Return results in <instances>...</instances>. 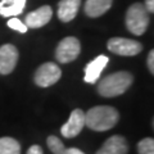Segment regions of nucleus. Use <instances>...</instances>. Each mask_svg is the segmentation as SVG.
<instances>
[{
    "instance_id": "f257e3e1",
    "label": "nucleus",
    "mask_w": 154,
    "mask_h": 154,
    "mask_svg": "<svg viewBox=\"0 0 154 154\" xmlns=\"http://www.w3.org/2000/svg\"><path fill=\"white\" fill-rule=\"evenodd\" d=\"M117 109L109 105H98L85 113V126L94 131H108L118 123Z\"/></svg>"
},
{
    "instance_id": "f03ea898",
    "label": "nucleus",
    "mask_w": 154,
    "mask_h": 154,
    "mask_svg": "<svg viewBox=\"0 0 154 154\" xmlns=\"http://www.w3.org/2000/svg\"><path fill=\"white\" fill-rule=\"evenodd\" d=\"M134 81V77L128 72H116L108 75L100 81L98 85V93L104 98H114V96L122 95Z\"/></svg>"
},
{
    "instance_id": "7ed1b4c3",
    "label": "nucleus",
    "mask_w": 154,
    "mask_h": 154,
    "mask_svg": "<svg viewBox=\"0 0 154 154\" xmlns=\"http://www.w3.org/2000/svg\"><path fill=\"white\" fill-rule=\"evenodd\" d=\"M149 26V13L144 4L135 3L127 9L126 13V27L128 31L136 36L143 35Z\"/></svg>"
},
{
    "instance_id": "20e7f679",
    "label": "nucleus",
    "mask_w": 154,
    "mask_h": 154,
    "mask_svg": "<svg viewBox=\"0 0 154 154\" xmlns=\"http://www.w3.org/2000/svg\"><path fill=\"white\" fill-rule=\"evenodd\" d=\"M108 50L118 55L123 57H132L139 54L143 50V46L139 41L131 40L125 37H113L108 41Z\"/></svg>"
},
{
    "instance_id": "39448f33",
    "label": "nucleus",
    "mask_w": 154,
    "mask_h": 154,
    "mask_svg": "<svg viewBox=\"0 0 154 154\" xmlns=\"http://www.w3.org/2000/svg\"><path fill=\"white\" fill-rule=\"evenodd\" d=\"M81 45L80 41L76 37H66L63 38L57 46L55 57L60 63H69V62L75 60L80 54Z\"/></svg>"
},
{
    "instance_id": "423d86ee",
    "label": "nucleus",
    "mask_w": 154,
    "mask_h": 154,
    "mask_svg": "<svg viewBox=\"0 0 154 154\" xmlns=\"http://www.w3.org/2000/svg\"><path fill=\"white\" fill-rule=\"evenodd\" d=\"M62 76V71L55 63H44L40 66L35 73V82L40 88H49L59 81Z\"/></svg>"
},
{
    "instance_id": "0eeeda50",
    "label": "nucleus",
    "mask_w": 154,
    "mask_h": 154,
    "mask_svg": "<svg viewBox=\"0 0 154 154\" xmlns=\"http://www.w3.org/2000/svg\"><path fill=\"white\" fill-rule=\"evenodd\" d=\"M85 127V112L81 109L72 110L69 119L60 128V134L67 139L77 136Z\"/></svg>"
},
{
    "instance_id": "6e6552de",
    "label": "nucleus",
    "mask_w": 154,
    "mask_h": 154,
    "mask_svg": "<svg viewBox=\"0 0 154 154\" xmlns=\"http://www.w3.org/2000/svg\"><path fill=\"white\" fill-rule=\"evenodd\" d=\"M18 60V50L12 44L0 46V73L9 75L14 69Z\"/></svg>"
},
{
    "instance_id": "1a4fd4ad",
    "label": "nucleus",
    "mask_w": 154,
    "mask_h": 154,
    "mask_svg": "<svg viewBox=\"0 0 154 154\" xmlns=\"http://www.w3.org/2000/svg\"><path fill=\"white\" fill-rule=\"evenodd\" d=\"M109 62V58L107 55H98L85 67V82L88 84H95L98 79L102 75L103 69L107 67Z\"/></svg>"
},
{
    "instance_id": "9d476101",
    "label": "nucleus",
    "mask_w": 154,
    "mask_h": 154,
    "mask_svg": "<svg viewBox=\"0 0 154 154\" xmlns=\"http://www.w3.org/2000/svg\"><path fill=\"white\" fill-rule=\"evenodd\" d=\"M53 17V11L49 5H44L36 9L26 16V26L27 28H40L45 26Z\"/></svg>"
},
{
    "instance_id": "9b49d317",
    "label": "nucleus",
    "mask_w": 154,
    "mask_h": 154,
    "mask_svg": "<svg viewBox=\"0 0 154 154\" xmlns=\"http://www.w3.org/2000/svg\"><path fill=\"white\" fill-rule=\"evenodd\" d=\"M128 144L121 135H113L105 141L96 154H127Z\"/></svg>"
},
{
    "instance_id": "f8f14e48",
    "label": "nucleus",
    "mask_w": 154,
    "mask_h": 154,
    "mask_svg": "<svg viewBox=\"0 0 154 154\" xmlns=\"http://www.w3.org/2000/svg\"><path fill=\"white\" fill-rule=\"evenodd\" d=\"M81 0H60L58 4V17L62 22L72 21L80 9Z\"/></svg>"
},
{
    "instance_id": "ddd939ff",
    "label": "nucleus",
    "mask_w": 154,
    "mask_h": 154,
    "mask_svg": "<svg viewBox=\"0 0 154 154\" xmlns=\"http://www.w3.org/2000/svg\"><path fill=\"white\" fill-rule=\"evenodd\" d=\"M112 3L113 0H88L85 4V13L93 18L100 17L107 11H109Z\"/></svg>"
},
{
    "instance_id": "4468645a",
    "label": "nucleus",
    "mask_w": 154,
    "mask_h": 154,
    "mask_svg": "<svg viewBox=\"0 0 154 154\" xmlns=\"http://www.w3.org/2000/svg\"><path fill=\"white\" fill-rule=\"evenodd\" d=\"M26 0H2L0 2V14L3 17H17L23 12Z\"/></svg>"
},
{
    "instance_id": "2eb2a0df",
    "label": "nucleus",
    "mask_w": 154,
    "mask_h": 154,
    "mask_svg": "<svg viewBox=\"0 0 154 154\" xmlns=\"http://www.w3.org/2000/svg\"><path fill=\"white\" fill-rule=\"evenodd\" d=\"M0 154H21V145L13 137H0Z\"/></svg>"
},
{
    "instance_id": "dca6fc26",
    "label": "nucleus",
    "mask_w": 154,
    "mask_h": 154,
    "mask_svg": "<svg viewBox=\"0 0 154 154\" xmlns=\"http://www.w3.org/2000/svg\"><path fill=\"white\" fill-rule=\"evenodd\" d=\"M48 146H49V149L51 150L53 154H64L66 152V146L63 145V143L60 141L59 137L54 136V135H51V136L48 137Z\"/></svg>"
},
{
    "instance_id": "f3484780",
    "label": "nucleus",
    "mask_w": 154,
    "mask_h": 154,
    "mask_svg": "<svg viewBox=\"0 0 154 154\" xmlns=\"http://www.w3.org/2000/svg\"><path fill=\"white\" fill-rule=\"evenodd\" d=\"M139 154H154V140L152 137H145L137 144Z\"/></svg>"
},
{
    "instance_id": "a211bd4d",
    "label": "nucleus",
    "mask_w": 154,
    "mask_h": 154,
    "mask_svg": "<svg viewBox=\"0 0 154 154\" xmlns=\"http://www.w3.org/2000/svg\"><path fill=\"white\" fill-rule=\"evenodd\" d=\"M8 27H11L12 30H16L18 32H21V33H26L27 32V26L23 23L21 19H18L17 17H12L11 19L8 21Z\"/></svg>"
},
{
    "instance_id": "6ab92c4d",
    "label": "nucleus",
    "mask_w": 154,
    "mask_h": 154,
    "mask_svg": "<svg viewBox=\"0 0 154 154\" xmlns=\"http://www.w3.org/2000/svg\"><path fill=\"white\" fill-rule=\"evenodd\" d=\"M148 68L152 73H154V50H150L148 55Z\"/></svg>"
},
{
    "instance_id": "aec40b11",
    "label": "nucleus",
    "mask_w": 154,
    "mask_h": 154,
    "mask_svg": "<svg viewBox=\"0 0 154 154\" xmlns=\"http://www.w3.org/2000/svg\"><path fill=\"white\" fill-rule=\"evenodd\" d=\"M27 154H44V153H42V148L40 145H32L27 150Z\"/></svg>"
},
{
    "instance_id": "412c9836",
    "label": "nucleus",
    "mask_w": 154,
    "mask_h": 154,
    "mask_svg": "<svg viewBox=\"0 0 154 154\" xmlns=\"http://www.w3.org/2000/svg\"><path fill=\"white\" fill-rule=\"evenodd\" d=\"M144 7L148 12L153 13L154 12V0H145V4H144Z\"/></svg>"
},
{
    "instance_id": "4be33fe9",
    "label": "nucleus",
    "mask_w": 154,
    "mask_h": 154,
    "mask_svg": "<svg viewBox=\"0 0 154 154\" xmlns=\"http://www.w3.org/2000/svg\"><path fill=\"white\" fill-rule=\"evenodd\" d=\"M64 154H85V153L77 148H68V149H66Z\"/></svg>"
}]
</instances>
